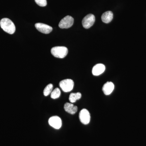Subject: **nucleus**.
I'll return each mask as SVG.
<instances>
[{
    "instance_id": "nucleus-10",
    "label": "nucleus",
    "mask_w": 146,
    "mask_h": 146,
    "mask_svg": "<svg viewBox=\"0 0 146 146\" xmlns=\"http://www.w3.org/2000/svg\"><path fill=\"white\" fill-rule=\"evenodd\" d=\"M105 66L102 64H98L95 65L92 70V73L94 76H98L101 74L105 70Z\"/></svg>"
},
{
    "instance_id": "nucleus-5",
    "label": "nucleus",
    "mask_w": 146,
    "mask_h": 146,
    "mask_svg": "<svg viewBox=\"0 0 146 146\" xmlns=\"http://www.w3.org/2000/svg\"><path fill=\"white\" fill-rule=\"evenodd\" d=\"M95 22V17L93 14H89L83 18L82 26L85 29H88L94 25Z\"/></svg>"
},
{
    "instance_id": "nucleus-16",
    "label": "nucleus",
    "mask_w": 146,
    "mask_h": 146,
    "mask_svg": "<svg viewBox=\"0 0 146 146\" xmlns=\"http://www.w3.org/2000/svg\"><path fill=\"white\" fill-rule=\"evenodd\" d=\"M36 3L41 7H45L47 5L46 0H35Z\"/></svg>"
},
{
    "instance_id": "nucleus-9",
    "label": "nucleus",
    "mask_w": 146,
    "mask_h": 146,
    "mask_svg": "<svg viewBox=\"0 0 146 146\" xmlns=\"http://www.w3.org/2000/svg\"><path fill=\"white\" fill-rule=\"evenodd\" d=\"M115 88L114 84L111 82H108L102 87V91L105 95H109L112 93Z\"/></svg>"
},
{
    "instance_id": "nucleus-11",
    "label": "nucleus",
    "mask_w": 146,
    "mask_h": 146,
    "mask_svg": "<svg viewBox=\"0 0 146 146\" xmlns=\"http://www.w3.org/2000/svg\"><path fill=\"white\" fill-rule=\"evenodd\" d=\"M64 108L66 112L72 115L75 114L78 110L77 106L74 105L72 104L69 103H66L65 104Z\"/></svg>"
},
{
    "instance_id": "nucleus-15",
    "label": "nucleus",
    "mask_w": 146,
    "mask_h": 146,
    "mask_svg": "<svg viewBox=\"0 0 146 146\" xmlns=\"http://www.w3.org/2000/svg\"><path fill=\"white\" fill-rule=\"evenodd\" d=\"M60 95V91L58 88H56L51 93V98L53 99L58 98Z\"/></svg>"
},
{
    "instance_id": "nucleus-3",
    "label": "nucleus",
    "mask_w": 146,
    "mask_h": 146,
    "mask_svg": "<svg viewBox=\"0 0 146 146\" xmlns=\"http://www.w3.org/2000/svg\"><path fill=\"white\" fill-rule=\"evenodd\" d=\"M59 86L64 92H70L74 88V82L70 79L63 80L60 82Z\"/></svg>"
},
{
    "instance_id": "nucleus-6",
    "label": "nucleus",
    "mask_w": 146,
    "mask_h": 146,
    "mask_svg": "<svg viewBox=\"0 0 146 146\" xmlns=\"http://www.w3.org/2000/svg\"><path fill=\"white\" fill-rule=\"evenodd\" d=\"M79 119L80 122L83 124H89L91 119V116L89 111L86 109L82 110L79 113Z\"/></svg>"
},
{
    "instance_id": "nucleus-7",
    "label": "nucleus",
    "mask_w": 146,
    "mask_h": 146,
    "mask_svg": "<svg viewBox=\"0 0 146 146\" xmlns=\"http://www.w3.org/2000/svg\"><path fill=\"white\" fill-rule=\"evenodd\" d=\"M49 124L55 129H59L62 126V120L58 116H53L48 120Z\"/></svg>"
},
{
    "instance_id": "nucleus-14",
    "label": "nucleus",
    "mask_w": 146,
    "mask_h": 146,
    "mask_svg": "<svg viewBox=\"0 0 146 146\" xmlns=\"http://www.w3.org/2000/svg\"><path fill=\"white\" fill-rule=\"evenodd\" d=\"M52 84H50L47 85L45 87L44 89V91H43L44 96H47L49 95L52 92Z\"/></svg>"
},
{
    "instance_id": "nucleus-1",
    "label": "nucleus",
    "mask_w": 146,
    "mask_h": 146,
    "mask_svg": "<svg viewBox=\"0 0 146 146\" xmlns=\"http://www.w3.org/2000/svg\"><path fill=\"white\" fill-rule=\"evenodd\" d=\"M1 28L5 32L9 34H13L16 31L15 25L11 20L9 18H4L0 22Z\"/></svg>"
},
{
    "instance_id": "nucleus-12",
    "label": "nucleus",
    "mask_w": 146,
    "mask_h": 146,
    "mask_svg": "<svg viewBox=\"0 0 146 146\" xmlns=\"http://www.w3.org/2000/svg\"><path fill=\"white\" fill-rule=\"evenodd\" d=\"M113 14L111 11H107L102 15V20L105 23H109L113 19Z\"/></svg>"
},
{
    "instance_id": "nucleus-13",
    "label": "nucleus",
    "mask_w": 146,
    "mask_h": 146,
    "mask_svg": "<svg viewBox=\"0 0 146 146\" xmlns=\"http://www.w3.org/2000/svg\"><path fill=\"white\" fill-rule=\"evenodd\" d=\"M81 97V94L79 92L72 93L69 96V100L71 103H73L75 102L77 100L80 99Z\"/></svg>"
},
{
    "instance_id": "nucleus-8",
    "label": "nucleus",
    "mask_w": 146,
    "mask_h": 146,
    "mask_svg": "<svg viewBox=\"0 0 146 146\" xmlns=\"http://www.w3.org/2000/svg\"><path fill=\"white\" fill-rule=\"evenodd\" d=\"M35 27L37 30L44 34H48L52 31V28L51 27L41 23L35 24Z\"/></svg>"
},
{
    "instance_id": "nucleus-2",
    "label": "nucleus",
    "mask_w": 146,
    "mask_h": 146,
    "mask_svg": "<svg viewBox=\"0 0 146 146\" xmlns=\"http://www.w3.org/2000/svg\"><path fill=\"white\" fill-rule=\"evenodd\" d=\"M51 52L54 57L63 58L68 54V50L65 46H56L51 49Z\"/></svg>"
},
{
    "instance_id": "nucleus-4",
    "label": "nucleus",
    "mask_w": 146,
    "mask_h": 146,
    "mask_svg": "<svg viewBox=\"0 0 146 146\" xmlns=\"http://www.w3.org/2000/svg\"><path fill=\"white\" fill-rule=\"evenodd\" d=\"M74 22V18L72 16H67L60 21L58 26L61 29H68L73 25Z\"/></svg>"
}]
</instances>
